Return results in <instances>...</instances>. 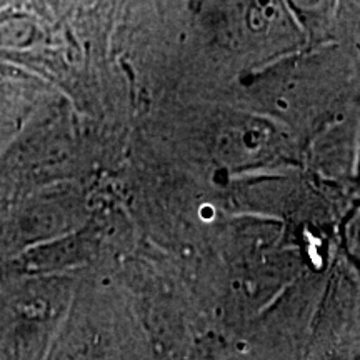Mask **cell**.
Segmentation results:
<instances>
[{"label":"cell","instance_id":"3957f363","mask_svg":"<svg viewBox=\"0 0 360 360\" xmlns=\"http://www.w3.org/2000/svg\"><path fill=\"white\" fill-rule=\"evenodd\" d=\"M15 2L17 0H0V12L7 11V8H12V6Z\"/></svg>","mask_w":360,"mask_h":360},{"label":"cell","instance_id":"6da1fadb","mask_svg":"<svg viewBox=\"0 0 360 360\" xmlns=\"http://www.w3.org/2000/svg\"><path fill=\"white\" fill-rule=\"evenodd\" d=\"M37 20L30 13L12 11L0 12V47H27L37 37Z\"/></svg>","mask_w":360,"mask_h":360},{"label":"cell","instance_id":"7a4b0ae2","mask_svg":"<svg viewBox=\"0 0 360 360\" xmlns=\"http://www.w3.org/2000/svg\"><path fill=\"white\" fill-rule=\"evenodd\" d=\"M39 15L47 19H58L70 13L79 6L80 0H29Z\"/></svg>","mask_w":360,"mask_h":360}]
</instances>
